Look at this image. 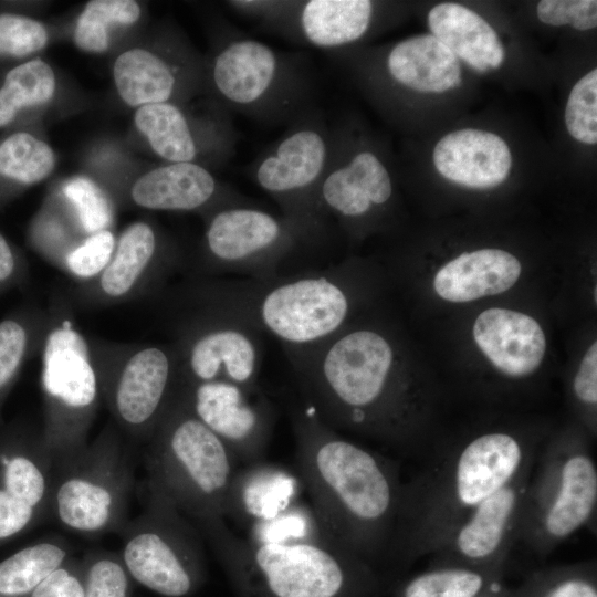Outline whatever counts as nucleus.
I'll return each instance as SVG.
<instances>
[{
  "instance_id": "nucleus-1",
  "label": "nucleus",
  "mask_w": 597,
  "mask_h": 597,
  "mask_svg": "<svg viewBox=\"0 0 597 597\" xmlns=\"http://www.w3.org/2000/svg\"><path fill=\"white\" fill-rule=\"evenodd\" d=\"M289 416L298 478L324 533L386 580L404 490L398 463L341 437L301 397Z\"/></svg>"
},
{
  "instance_id": "nucleus-2",
  "label": "nucleus",
  "mask_w": 597,
  "mask_h": 597,
  "mask_svg": "<svg viewBox=\"0 0 597 597\" xmlns=\"http://www.w3.org/2000/svg\"><path fill=\"white\" fill-rule=\"evenodd\" d=\"M538 451L532 439L493 430L427 457L404 482L387 582L394 585L410 565L431 555L473 509L533 467Z\"/></svg>"
},
{
  "instance_id": "nucleus-3",
  "label": "nucleus",
  "mask_w": 597,
  "mask_h": 597,
  "mask_svg": "<svg viewBox=\"0 0 597 597\" xmlns=\"http://www.w3.org/2000/svg\"><path fill=\"white\" fill-rule=\"evenodd\" d=\"M284 352L300 397L325 425L411 452L408 400L395 381L394 347L381 333L344 327L317 345Z\"/></svg>"
},
{
  "instance_id": "nucleus-4",
  "label": "nucleus",
  "mask_w": 597,
  "mask_h": 597,
  "mask_svg": "<svg viewBox=\"0 0 597 597\" xmlns=\"http://www.w3.org/2000/svg\"><path fill=\"white\" fill-rule=\"evenodd\" d=\"M197 528L237 597H377L389 588L375 568L329 538L258 544L224 520Z\"/></svg>"
},
{
  "instance_id": "nucleus-5",
  "label": "nucleus",
  "mask_w": 597,
  "mask_h": 597,
  "mask_svg": "<svg viewBox=\"0 0 597 597\" xmlns=\"http://www.w3.org/2000/svg\"><path fill=\"white\" fill-rule=\"evenodd\" d=\"M188 306L268 333L285 349L317 345L344 327L352 297L337 268L269 280L219 279L186 290Z\"/></svg>"
},
{
  "instance_id": "nucleus-6",
  "label": "nucleus",
  "mask_w": 597,
  "mask_h": 597,
  "mask_svg": "<svg viewBox=\"0 0 597 597\" xmlns=\"http://www.w3.org/2000/svg\"><path fill=\"white\" fill-rule=\"evenodd\" d=\"M147 490L168 500L195 525L226 519L237 460L176 391L147 441Z\"/></svg>"
},
{
  "instance_id": "nucleus-7",
  "label": "nucleus",
  "mask_w": 597,
  "mask_h": 597,
  "mask_svg": "<svg viewBox=\"0 0 597 597\" xmlns=\"http://www.w3.org/2000/svg\"><path fill=\"white\" fill-rule=\"evenodd\" d=\"M585 440H553L538 451L527 485L517 543L538 558L595 521L597 465Z\"/></svg>"
},
{
  "instance_id": "nucleus-8",
  "label": "nucleus",
  "mask_w": 597,
  "mask_h": 597,
  "mask_svg": "<svg viewBox=\"0 0 597 597\" xmlns=\"http://www.w3.org/2000/svg\"><path fill=\"white\" fill-rule=\"evenodd\" d=\"M41 434L53 459L72 453L88 441L102 399L91 342L65 308L48 314L41 339Z\"/></svg>"
},
{
  "instance_id": "nucleus-9",
  "label": "nucleus",
  "mask_w": 597,
  "mask_h": 597,
  "mask_svg": "<svg viewBox=\"0 0 597 597\" xmlns=\"http://www.w3.org/2000/svg\"><path fill=\"white\" fill-rule=\"evenodd\" d=\"M53 461L50 515L84 536L119 532L133 472L117 429L107 425L92 442Z\"/></svg>"
},
{
  "instance_id": "nucleus-10",
  "label": "nucleus",
  "mask_w": 597,
  "mask_h": 597,
  "mask_svg": "<svg viewBox=\"0 0 597 597\" xmlns=\"http://www.w3.org/2000/svg\"><path fill=\"white\" fill-rule=\"evenodd\" d=\"M207 76L219 106L264 122L295 118L310 95L297 59L238 34L217 49Z\"/></svg>"
},
{
  "instance_id": "nucleus-11",
  "label": "nucleus",
  "mask_w": 597,
  "mask_h": 597,
  "mask_svg": "<svg viewBox=\"0 0 597 597\" xmlns=\"http://www.w3.org/2000/svg\"><path fill=\"white\" fill-rule=\"evenodd\" d=\"M144 511L119 531V554L132 579L163 597H191L206 583L197 526L168 500L147 490Z\"/></svg>"
},
{
  "instance_id": "nucleus-12",
  "label": "nucleus",
  "mask_w": 597,
  "mask_h": 597,
  "mask_svg": "<svg viewBox=\"0 0 597 597\" xmlns=\"http://www.w3.org/2000/svg\"><path fill=\"white\" fill-rule=\"evenodd\" d=\"M331 132L315 112L301 113L250 166L253 181L316 245L327 240L320 190L331 153Z\"/></svg>"
},
{
  "instance_id": "nucleus-13",
  "label": "nucleus",
  "mask_w": 597,
  "mask_h": 597,
  "mask_svg": "<svg viewBox=\"0 0 597 597\" xmlns=\"http://www.w3.org/2000/svg\"><path fill=\"white\" fill-rule=\"evenodd\" d=\"M102 399L126 434L148 441L178 384L174 344L91 342Z\"/></svg>"
},
{
  "instance_id": "nucleus-14",
  "label": "nucleus",
  "mask_w": 597,
  "mask_h": 597,
  "mask_svg": "<svg viewBox=\"0 0 597 597\" xmlns=\"http://www.w3.org/2000/svg\"><path fill=\"white\" fill-rule=\"evenodd\" d=\"M317 248L292 221L248 203L231 205L208 214L203 264L212 274L269 280L281 274L290 259Z\"/></svg>"
},
{
  "instance_id": "nucleus-15",
  "label": "nucleus",
  "mask_w": 597,
  "mask_h": 597,
  "mask_svg": "<svg viewBox=\"0 0 597 597\" xmlns=\"http://www.w3.org/2000/svg\"><path fill=\"white\" fill-rule=\"evenodd\" d=\"M178 383L230 381L259 386L262 364L260 333L230 318L191 308L172 343Z\"/></svg>"
},
{
  "instance_id": "nucleus-16",
  "label": "nucleus",
  "mask_w": 597,
  "mask_h": 597,
  "mask_svg": "<svg viewBox=\"0 0 597 597\" xmlns=\"http://www.w3.org/2000/svg\"><path fill=\"white\" fill-rule=\"evenodd\" d=\"M53 465L41 428L23 420L0 427V547L50 515Z\"/></svg>"
},
{
  "instance_id": "nucleus-17",
  "label": "nucleus",
  "mask_w": 597,
  "mask_h": 597,
  "mask_svg": "<svg viewBox=\"0 0 597 597\" xmlns=\"http://www.w3.org/2000/svg\"><path fill=\"white\" fill-rule=\"evenodd\" d=\"M176 394L238 462L261 461L272 437L275 412L260 386L223 380L178 383Z\"/></svg>"
},
{
  "instance_id": "nucleus-18",
  "label": "nucleus",
  "mask_w": 597,
  "mask_h": 597,
  "mask_svg": "<svg viewBox=\"0 0 597 597\" xmlns=\"http://www.w3.org/2000/svg\"><path fill=\"white\" fill-rule=\"evenodd\" d=\"M228 6L266 30L325 51L363 39L375 17L369 0H234Z\"/></svg>"
},
{
  "instance_id": "nucleus-19",
  "label": "nucleus",
  "mask_w": 597,
  "mask_h": 597,
  "mask_svg": "<svg viewBox=\"0 0 597 597\" xmlns=\"http://www.w3.org/2000/svg\"><path fill=\"white\" fill-rule=\"evenodd\" d=\"M533 467L473 509L428 556L430 561L505 568L517 543Z\"/></svg>"
},
{
  "instance_id": "nucleus-20",
  "label": "nucleus",
  "mask_w": 597,
  "mask_h": 597,
  "mask_svg": "<svg viewBox=\"0 0 597 597\" xmlns=\"http://www.w3.org/2000/svg\"><path fill=\"white\" fill-rule=\"evenodd\" d=\"M134 122L153 153L166 163L200 165L207 156L222 164L237 150L238 134L222 107L197 118L174 102L149 104L136 109Z\"/></svg>"
},
{
  "instance_id": "nucleus-21",
  "label": "nucleus",
  "mask_w": 597,
  "mask_h": 597,
  "mask_svg": "<svg viewBox=\"0 0 597 597\" xmlns=\"http://www.w3.org/2000/svg\"><path fill=\"white\" fill-rule=\"evenodd\" d=\"M175 263L155 228L145 221L134 222L116 239L106 268L95 279L81 283L78 296L93 305L129 300L160 281Z\"/></svg>"
},
{
  "instance_id": "nucleus-22",
  "label": "nucleus",
  "mask_w": 597,
  "mask_h": 597,
  "mask_svg": "<svg viewBox=\"0 0 597 597\" xmlns=\"http://www.w3.org/2000/svg\"><path fill=\"white\" fill-rule=\"evenodd\" d=\"M331 153L320 190L326 220L343 222L364 219L385 206L392 195V182L381 159L369 149H348L342 135L331 133Z\"/></svg>"
},
{
  "instance_id": "nucleus-23",
  "label": "nucleus",
  "mask_w": 597,
  "mask_h": 597,
  "mask_svg": "<svg viewBox=\"0 0 597 597\" xmlns=\"http://www.w3.org/2000/svg\"><path fill=\"white\" fill-rule=\"evenodd\" d=\"M129 193L135 205L158 211L206 210L209 214L250 202L223 187L207 167L193 163H166L153 168L133 184Z\"/></svg>"
},
{
  "instance_id": "nucleus-24",
  "label": "nucleus",
  "mask_w": 597,
  "mask_h": 597,
  "mask_svg": "<svg viewBox=\"0 0 597 597\" xmlns=\"http://www.w3.org/2000/svg\"><path fill=\"white\" fill-rule=\"evenodd\" d=\"M113 76L121 98L138 108L172 102L196 85L199 71L191 55L175 43L166 53L143 48L121 53Z\"/></svg>"
},
{
  "instance_id": "nucleus-25",
  "label": "nucleus",
  "mask_w": 597,
  "mask_h": 597,
  "mask_svg": "<svg viewBox=\"0 0 597 597\" xmlns=\"http://www.w3.org/2000/svg\"><path fill=\"white\" fill-rule=\"evenodd\" d=\"M473 336L491 363L513 378L533 374L546 349V338L540 324L524 313L506 308L482 312L475 320Z\"/></svg>"
},
{
  "instance_id": "nucleus-26",
  "label": "nucleus",
  "mask_w": 597,
  "mask_h": 597,
  "mask_svg": "<svg viewBox=\"0 0 597 597\" xmlns=\"http://www.w3.org/2000/svg\"><path fill=\"white\" fill-rule=\"evenodd\" d=\"M433 164L438 172L452 182L485 189L506 179L512 156L500 136L465 128L452 132L437 143Z\"/></svg>"
},
{
  "instance_id": "nucleus-27",
  "label": "nucleus",
  "mask_w": 597,
  "mask_h": 597,
  "mask_svg": "<svg viewBox=\"0 0 597 597\" xmlns=\"http://www.w3.org/2000/svg\"><path fill=\"white\" fill-rule=\"evenodd\" d=\"M521 274V263L499 249L464 252L444 264L433 286L443 300L463 303L495 295L511 289Z\"/></svg>"
},
{
  "instance_id": "nucleus-28",
  "label": "nucleus",
  "mask_w": 597,
  "mask_h": 597,
  "mask_svg": "<svg viewBox=\"0 0 597 597\" xmlns=\"http://www.w3.org/2000/svg\"><path fill=\"white\" fill-rule=\"evenodd\" d=\"M298 475L261 461L237 470L229 491L226 517L248 525L275 516L300 501Z\"/></svg>"
},
{
  "instance_id": "nucleus-29",
  "label": "nucleus",
  "mask_w": 597,
  "mask_h": 597,
  "mask_svg": "<svg viewBox=\"0 0 597 597\" xmlns=\"http://www.w3.org/2000/svg\"><path fill=\"white\" fill-rule=\"evenodd\" d=\"M384 67L397 85L417 92L442 93L461 83L459 59L432 34L398 42L385 56Z\"/></svg>"
},
{
  "instance_id": "nucleus-30",
  "label": "nucleus",
  "mask_w": 597,
  "mask_h": 597,
  "mask_svg": "<svg viewBox=\"0 0 597 597\" xmlns=\"http://www.w3.org/2000/svg\"><path fill=\"white\" fill-rule=\"evenodd\" d=\"M428 24L434 38L478 72L498 69L504 61V48L494 29L464 6H434Z\"/></svg>"
},
{
  "instance_id": "nucleus-31",
  "label": "nucleus",
  "mask_w": 597,
  "mask_h": 597,
  "mask_svg": "<svg viewBox=\"0 0 597 597\" xmlns=\"http://www.w3.org/2000/svg\"><path fill=\"white\" fill-rule=\"evenodd\" d=\"M505 568L431 562L391 586L392 597H479L501 584Z\"/></svg>"
},
{
  "instance_id": "nucleus-32",
  "label": "nucleus",
  "mask_w": 597,
  "mask_h": 597,
  "mask_svg": "<svg viewBox=\"0 0 597 597\" xmlns=\"http://www.w3.org/2000/svg\"><path fill=\"white\" fill-rule=\"evenodd\" d=\"M48 314L20 308L0 321V427L2 409L28 359L39 350Z\"/></svg>"
},
{
  "instance_id": "nucleus-33",
  "label": "nucleus",
  "mask_w": 597,
  "mask_h": 597,
  "mask_svg": "<svg viewBox=\"0 0 597 597\" xmlns=\"http://www.w3.org/2000/svg\"><path fill=\"white\" fill-rule=\"evenodd\" d=\"M55 166L52 148L25 130L0 139V206L19 188L44 180Z\"/></svg>"
},
{
  "instance_id": "nucleus-34",
  "label": "nucleus",
  "mask_w": 597,
  "mask_h": 597,
  "mask_svg": "<svg viewBox=\"0 0 597 597\" xmlns=\"http://www.w3.org/2000/svg\"><path fill=\"white\" fill-rule=\"evenodd\" d=\"M63 538L28 545L0 562V597H25L70 557Z\"/></svg>"
},
{
  "instance_id": "nucleus-35",
  "label": "nucleus",
  "mask_w": 597,
  "mask_h": 597,
  "mask_svg": "<svg viewBox=\"0 0 597 597\" xmlns=\"http://www.w3.org/2000/svg\"><path fill=\"white\" fill-rule=\"evenodd\" d=\"M56 87L52 67L29 59L3 74L0 81V130L12 126L27 111L48 103Z\"/></svg>"
},
{
  "instance_id": "nucleus-36",
  "label": "nucleus",
  "mask_w": 597,
  "mask_h": 597,
  "mask_svg": "<svg viewBox=\"0 0 597 597\" xmlns=\"http://www.w3.org/2000/svg\"><path fill=\"white\" fill-rule=\"evenodd\" d=\"M512 591L514 597H597L596 562L534 570Z\"/></svg>"
},
{
  "instance_id": "nucleus-37",
  "label": "nucleus",
  "mask_w": 597,
  "mask_h": 597,
  "mask_svg": "<svg viewBox=\"0 0 597 597\" xmlns=\"http://www.w3.org/2000/svg\"><path fill=\"white\" fill-rule=\"evenodd\" d=\"M140 13L139 4L133 0H92L77 19L74 42L85 52L102 53L109 45V28L132 25Z\"/></svg>"
},
{
  "instance_id": "nucleus-38",
  "label": "nucleus",
  "mask_w": 597,
  "mask_h": 597,
  "mask_svg": "<svg viewBox=\"0 0 597 597\" xmlns=\"http://www.w3.org/2000/svg\"><path fill=\"white\" fill-rule=\"evenodd\" d=\"M329 538L311 504L297 501L275 516L249 525L247 540L258 544L311 542ZM331 540V538H329Z\"/></svg>"
},
{
  "instance_id": "nucleus-39",
  "label": "nucleus",
  "mask_w": 597,
  "mask_h": 597,
  "mask_svg": "<svg viewBox=\"0 0 597 597\" xmlns=\"http://www.w3.org/2000/svg\"><path fill=\"white\" fill-rule=\"evenodd\" d=\"M62 193L70 207L71 222L84 238L111 230L114 220L113 206L97 184L86 177H74L63 185Z\"/></svg>"
},
{
  "instance_id": "nucleus-40",
  "label": "nucleus",
  "mask_w": 597,
  "mask_h": 597,
  "mask_svg": "<svg viewBox=\"0 0 597 597\" xmlns=\"http://www.w3.org/2000/svg\"><path fill=\"white\" fill-rule=\"evenodd\" d=\"M84 597H132L133 579L119 554L95 551L82 558Z\"/></svg>"
},
{
  "instance_id": "nucleus-41",
  "label": "nucleus",
  "mask_w": 597,
  "mask_h": 597,
  "mask_svg": "<svg viewBox=\"0 0 597 597\" xmlns=\"http://www.w3.org/2000/svg\"><path fill=\"white\" fill-rule=\"evenodd\" d=\"M565 124L576 140L597 143V70L584 75L572 88L565 107Z\"/></svg>"
},
{
  "instance_id": "nucleus-42",
  "label": "nucleus",
  "mask_w": 597,
  "mask_h": 597,
  "mask_svg": "<svg viewBox=\"0 0 597 597\" xmlns=\"http://www.w3.org/2000/svg\"><path fill=\"white\" fill-rule=\"evenodd\" d=\"M46 43L48 31L40 21L21 13H0V61L29 57Z\"/></svg>"
},
{
  "instance_id": "nucleus-43",
  "label": "nucleus",
  "mask_w": 597,
  "mask_h": 597,
  "mask_svg": "<svg viewBox=\"0 0 597 597\" xmlns=\"http://www.w3.org/2000/svg\"><path fill=\"white\" fill-rule=\"evenodd\" d=\"M116 245L112 230L83 238L65 256L62 271L81 283L95 279L108 264Z\"/></svg>"
},
{
  "instance_id": "nucleus-44",
  "label": "nucleus",
  "mask_w": 597,
  "mask_h": 597,
  "mask_svg": "<svg viewBox=\"0 0 597 597\" xmlns=\"http://www.w3.org/2000/svg\"><path fill=\"white\" fill-rule=\"evenodd\" d=\"M60 217L48 211L41 213L32 223L30 240L41 255L62 269L65 256L81 240L74 235L70 220Z\"/></svg>"
},
{
  "instance_id": "nucleus-45",
  "label": "nucleus",
  "mask_w": 597,
  "mask_h": 597,
  "mask_svg": "<svg viewBox=\"0 0 597 597\" xmlns=\"http://www.w3.org/2000/svg\"><path fill=\"white\" fill-rule=\"evenodd\" d=\"M536 12L541 22L553 27L570 24L585 31L597 25L595 0H543L538 2Z\"/></svg>"
},
{
  "instance_id": "nucleus-46",
  "label": "nucleus",
  "mask_w": 597,
  "mask_h": 597,
  "mask_svg": "<svg viewBox=\"0 0 597 597\" xmlns=\"http://www.w3.org/2000/svg\"><path fill=\"white\" fill-rule=\"evenodd\" d=\"M25 597H84L82 559L71 556Z\"/></svg>"
},
{
  "instance_id": "nucleus-47",
  "label": "nucleus",
  "mask_w": 597,
  "mask_h": 597,
  "mask_svg": "<svg viewBox=\"0 0 597 597\" xmlns=\"http://www.w3.org/2000/svg\"><path fill=\"white\" fill-rule=\"evenodd\" d=\"M28 281V269L21 253L0 232V295Z\"/></svg>"
},
{
  "instance_id": "nucleus-48",
  "label": "nucleus",
  "mask_w": 597,
  "mask_h": 597,
  "mask_svg": "<svg viewBox=\"0 0 597 597\" xmlns=\"http://www.w3.org/2000/svg\"><path fill=\"white\" fill-rule=\"evenodd\" d=\"M573 391L576 400L589 408L597 404V344L594 343L583 360L573 381Z\"/></svg>"
},
{
  "instance_id": "nucleus-49",
  "label": "nucleus",
  "mask_w": 597,
  "mask_h": 597,
  "mask_svg": "<svg viewBox=\"0 0 597 597\" xmlns=\"http://www.w3.org/2000/svg\"><path fill=\"white\" fill-rule=\"evenodd\" d=\"M479 597H514L512 588L505 587L502 584H499L483 594H481Z\"/></svg>"
}]
</instances>
